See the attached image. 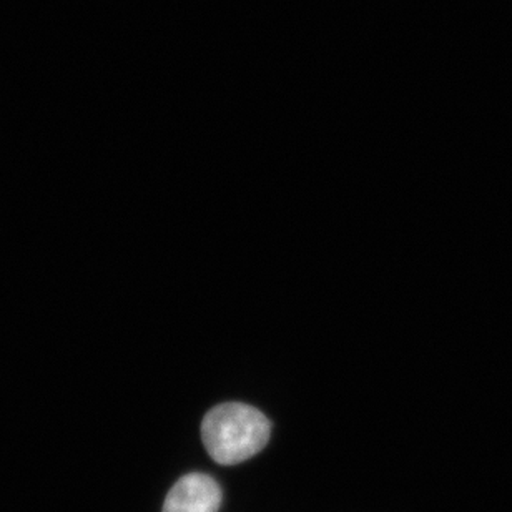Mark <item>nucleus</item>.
<instances>
[{"label": "nucleus", "mask_w": 512, "mask_h": 512, "mask_svg": "<svg viewBox=\"0 0 512 512\" xmlns=\"http://www.w3.org/2000/svg\"><path fill=\"white\" fill-rule=\"evenodd\" d=\"M270 436V419L250 404H218L202 421L203 446L220 466H237L252 459L265 449Z\"/></svg>", "instance_id": "f257e3e1"}, {"label": "nucleus", "mask_w": 512, "mask_h": 512, "mask_svg": "<svg viewBox=\"0 0 512 512\" xmlns=\"http://www.w3.org/2000/svg\"><path fill=\"white\" fill-rule=\"evenodd\" d=\"M222 499V488L212 476L185 474L168 491L162 512H218Z\"/></svg>", "instance_id": "f03ea898"}]
</instances>
